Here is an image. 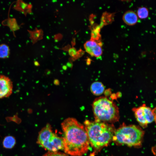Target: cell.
Wrapping results in <instances>:
<instances>
[{"mask_svg":"<svg viewBox=\"0 0 156 156\" xmlns=\"http://www.w3.org/2000/svg\"><path fill=\"white\" fill-rule=\"evenodd\" d=\"M61 125L65 153L72 156H82L86 153L90 144L84 126L73 118H66Z\"/></svg>","mask_w":156,"mask_h":156,"instance_id":"obj_1","label":"cell"},{"mask_svg":"<svg viewBox=\"0 0 156 156\" xmlns=\"http://www.w3.org/2000/svg\"><path fill=\"white\" fill-rule=\"evenodd\" d=\"M84 123L90 144L95 151L107 146L112 140L115 131L112 125L88 120H85Z\"/></svg>","mask_w":156,"mask_h":156,"instance_id":"obj_2","label":"cell"},{"mask_svg":"<svg viewBox=\"0 0 156 156\" xmlns=\"http://www.w3.org/2000/svg\"><path fill=\"white\" fill-rule=\"evenodd\" d=\"M92 106L95 120L107 123L115 122L119 120L118 107L107 97L101 96L96 98Z\"/></svg>","mask_w":156,"mask_h":156,"instance_id":"obj_3","label":"cell"},{"mask_svg":"<svg viewBox=\"0 0 156 156\" xmlns=\"http://www.w3.org/2000/svg\"><path fill=\"white\" fill-rule=\"evenodd\" d=\"M144 132L140 127L134 125L123 124L114 132L112 140L129 146L140 145Z\"/></svg>","mask_w":156,"mask_h":156,"instance_id":"obj_4","label":"cell"},{"mask_svg":"<svg viewBox=\"0 0 156 156\" xmlns=\"http://www.w3.org/2000/svg\"><path fill=\"white\" fill-rule=\"evenodd\" d=\"M37 143L48 151H57L63 148L62 137L58 136L54 133L49 124L39 132Z\"/></svg>","mask_w":156,"mask_h":156,"instance_id":"obj_5","label":"cell"},{"mask_svg":"<svg viewBox=\"0 0 156 156\" xmlns=\"http://www.w3.org/2000/svg\"><path fill=\"white\" fill-rule=\"evenodd\" d=\"M135 117L140 125L143 128L148 124L155 120V109H152L145 104L133 109Z\"/></svg>","mask_w":156,"mask_h":156,"instance_id":"obj_6","label":"cell"},{"mask_svg":"<svg viewBox=\"0 0 156 156\" xmlns=\"http://www.w3.org/2000/svg\"><path fill=\"white\" fill-rule=\"evenodd\" d=\"M12 83L8 77L0 75V99L9 96L12 91Z\"/></svg>","mask_w":156,"mask_h":156,"instance_id":"obj_7","label":"cell"},{"mask_svg":"<svg viewBox=\"0 0 156 156\" xmlns=\"http://www.w3.org/2000/svg\"><path fill=\"white\" fill-rule=\"evenodd\" d=\"M84 47L86 51L92 56L98 57L103 53L101 45L94 40L86 41L84 44Z\"/></svg>","mask_w":156,"mask_h":156,"instance_id":"obj_8","label":"cell"},{"mask_svg":"<svg viewBox=\"0 0 156 156\" xmlns=\"http://www.w3.org/2000/svg\"><path fill=\"white\" fill-rule=\"evenodd\" d=\"M122 19L124 23L129 25H133L136 24L138 20V17L134 11L129 10L124 14Z\"/></svg>","mask_w":156,"mask_h":156,"instance_id":"obj_9","label":"cell"},{"mask_svg":"<svg viewBox=\"0 0 156 156\" xmlns=\"http://www.w3.org/2000/svg\"><path fill=\"white\" fill-rule=\"evenodd\" d=\"M32 7L31 4L26 3L22 0H19L17 1L13 8L26 16L27 14L31 12Z\"/></svg>","mask_w":156,"mask_h":156,"instance_id":"obj_10","label":"cell"},{"mask_svg":"<svg viewBox=\"0 0 156 156\" xmlns=\"http://www.w3.org/2000/svg\"><path fill=\"white\" fill-rule=\"evenodd\" d=\"M91 92L94 95L99 96L103 94L105 88L103 83L99 81H95L92 83L90 88Z\"/></svg>","mask_w":156,"mask_h":156,"instance_id":"obj_11","label":"cell"},{"mask_svg":"<svg viewBox=\"0 0 156 156\" xmlns=\"http://www.w3.org/2000/svg\"><path fill=\"white\" fill-rule=\"evenodd\" d=\"M2 24L3 25L8 26L14 33L15 31L19 29L20 28V26L17 24L15 18H8L2 22Z\"/></svg>","mask_w":156,"mask_h":156,"instance_id":"obj_12","label":"cell"},{"mask_svg":"<svg viewBox=\"0 0 156 156\" xmlns=\"http://www.w3.org/2000/svg\"><path fill=\"white\" fill-rule=\"evenodd\" d=\"M16 140L15 138L12 136H5L3 141V145L4 148L7 149H11L15 146Z\"/></svg>","mask_w":156,"mask_h":156,"instance_id":"obj_13","label":"cell"},{"mask_svg":"<svg viewBox=\"0 0 156 156\" xmlns=\"http://www.w3.org/2000/svg\"><path fill=\"white\" fill-rule=\"evenodd\" d=\"M10 49L9 47L5 44H0V58L6 59L9 57Z\"/></svg>","mask_w":156,"mask_h":156,"instance_id":"obj_14","label":"cell"},{"mask_svg":"<svg viewBox=\"0 0 156 156\" xmlns=\"http://www.w3.org/2000/svg\"><path fill=\"white\" fill-rule=\"evenodd\" d=\"M136 14L139 18L141 19L146 18L148 16L149 11L148 9L145 7H140L138 8Z\"/></svg>","mask_w":156,"mask_h":156,"instance_id":"obj_15","label":"cell"},{"mask_svg":"<svg viewBox=\"0 0 156 156\" xmlns=\"http://www.w3.org/2000/svg\"><path fill=\"white\" fill-rule=\"evenodd\" d=\"M30 34L29 38L31 39L32 42L34 43L40 38V30H35L31 31L27 30Z\"/></svg>","mask_w":156,"mask_h":156,"instance_id":"obj_16","label":"cell"},{"mask_svg":"<svg viewBox=\"0 0 156 156\" xmlns=\"http://www.w3.org/2000/svg\"><path fill=\"white\" fill-rule=\"evenodd\" d=\"M42 156H69L68 155L59 151L50 152H47L43 155Z\"/></svg>","mask_w":156,"mask_h":156,"instance_id":"obj_17","label":"cell"}]
</instances>
